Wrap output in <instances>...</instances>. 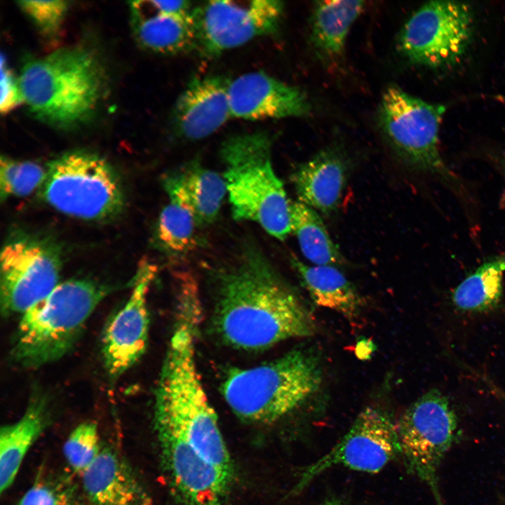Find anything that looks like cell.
<instances>
[{
    "label": "cell",
    "mask_w": 505,
    "mask_h": 505,
    "mask_svg": "<svg viewBox=\"0 0 505 505\" xmlns=\"http://www.w3.org/2000/svg\"><path fill=\"white\" fill-rule=\"evenodd\" d=\"M215 281V323L231 345L261 349L314 334L311 314L257 247L244 246Z\"/></svg>",
    "instance_id": "cell-1"
},
{
    "label": "cell",
    "mask_w": 505,
    "mask_h": 505,
    "mask_svg": "<svg viewBox=\"0 0 505 505\" xmlns=\"http://www.w3.org/2000/svg\"><path fill=\"white\" fill-rule=\"evenodd\" d=\"M181 314L155 392L154 427L180 438L232 480L233 461L196 369L194 331L197 314L191 311Z\"/></svg>",
    "instance_id": "cell-2"
},
{
    "label": "cell",
    "mask_w": 505,
    "mask_h": 505,
    "mask_svg": "<svg viewBox=\"0 0 505 505\" xmlns=\"http://www.w3.org/2000/svg\"><path fill=\"white\" fill-rule=\"evenodd\" d=\"M106 79L95 52L72 46L29 58L18 80L22 100L36 118L69 128L94 114L104 95Z\"/></svg>",
    "instance_id": "cell-3"
},
{
    "label": "cell",
    "mask_w": 505,
    "mask_h": 505,
    "mask_svg": "<svg viewBox=\"0 0 505 505\" xmlns=\"http://www.w3.org/2000/svg\"><path fill=\"white\" fill-rule=\"evenodd\" d=\"M272 140L264 131L229 137L220 154L234 219L260 224L283 241L291 231L290 201L271 161Z\"/></svg>",
    "instance_id": "cell-4"
},
{
    "label": "cell",
    "mask_w": 505,
    "mask_h": 505,
    "mask_svg": "<svg viewBox=\"0 0 505 505\" xmlns=\"http://www.w3.org/2000/svg\"><path fill=\"white\" fill-rule=\"evenodd\" d=\"M320 358L314 350L298 349L268 363L229 372L225 400L240 419L274 423L299 408L322 382Z\"/></svg>",
    "instance_id": "cell-5"
},
{
    "label": "cell",
    "mask_w": 505,
    "mask_h": 505,
    "mask_svg": "<svg viewBox=\"0 0 505 505\" xmlns=\"http://www.w3.org/2000/svg\"><path fill=\"white\" fill-rule=\"evenodd\" d=\"M108 292L106 287L86 279L60 283L46 297L21 314L12 359L22 367L34 368L62 357Z\"/></svg>",
    "instance_id": "cell-6"
},
{
    "label": "cell",
    "mask_w": 505,
    "mask_h": 505,
    "mask_svg": "<svg viewBox=\"0 0 505 505\" xmlns=\"http://www.w3.org/2000/svg\"><path fill=\"white\" fill-rule=\"evenodd\" d=\"M42 185V196L57 210L79 219L105 220L124 206L121 181L101 156L69 152L51 161Z\"/></svg>",
    "instance_id": "cell-7"
},
{
    "label": "cell",
    "mask_w": 505,
    "mask_h": 505,
    "mask_svg": "<svg viewBox=\"0 0 505 505\" xmlns=\"http://www.w3.org/2000/svg\"><path fill=\"white\" fill-rule=\"evenodd\" d=\"M396 427L407 471L427 485L437 505H443L438 471L459 433L448 399L439 390H430L403 412Z\"/></svg>",
    "instance_id": "cell-8"
},
{
    "label": "cell",
    "mask_w": 505,
    "mask_h": 505,
    "mask_svg": "<svg viewBox=\"0 0 505 505\" xmlns=\"http://www.w3.org/2000/svg\"><path fill=\"white\" fill-rule=\"evenodd\" d=\"M445 107L414 97L396 86L383 93L379 111L382 130L393 149L411 168L452 175L445 166L438 148L440 125Z\"/></svg>",
    "instance_id": "cell-9"
},
{
    "label": "cell",
    "mask_w": 505,
    "mask_h": 505,
    "mask_svg": "<svg viewBox=\"0 0 505 505\" xmlns=\"http://www.w3.org/2000/svg\"><path fill=\"white\" fill-rule=\"evenodd\" d=\"M472 14L465 4L433 1L418 8L398 38L401 53L410 62L430 67L454 64L471 36Z\"/></svg>",
    "instance_id": "cell-10"
},
{
    "label": "cell",
    "mask_w": 505,
    "mask_h": 505,
    "mask_svg": "<svg viewBox=\"0 0 505 505\" xmlns=\"http://www.w3.org/2000/svg\"><path fill=\"white\" fill-rule=\"evenodd\" d=\"M398 457H401V447L396 424L383 410L366 408L336 445L302 469L288 496L299 494L315 478L332 466L377 473Z\"/></svg>",
    "instance_id": "cell-11"
},
{
    "label": "cell",
    "mask_w": 505,
    "mask_h": 505,
    "mask_svg": "<svg viewBox=\"0 0 505 505\" xmlns=\"http://www.w3.org/2000/svg\"><path fill=\"white\" fill-rule=\"evenodd\" d=\"M284 5L276 0L210 1L194 6L196 50L218 56L279 28Z\"/></svg>",
    "instance_id": "cell-12"
},
{
    "label": "cell",
    "mask_w": 505,
    "mask_h": 505,
    "mask_svg": "<svg viewBox=\"0 0 505 505\" xmlns=\"http://www.w3.org/2000/svg\"><path fill=\"white\" fill-rule=\"evenodd\" d=\"M59 251L28 236L8 241L1 253V308L5 315L22 314L46 297L60 283Z\"/></svg>",
    "instance_id": "cell-13"
},
{
    "label": "cell",
    "mask_w": 505,
    "mask_h": 505,
    "mask_svg": "<svg viewBox=\"0 0 505 505\" xmlns=\"http://www.w3.org/2000/svg\"><path fill=\"white\" fill-rule=\"evenodd\" d=\"M163 469L180 505H226L231 483L187 443L166 431H156Z\"/></svg>",
    "instance_id": "cell-14"
},
{
    "label": "cell",
    "mask_w": 505,
    "mask_h": 505,
    "mask_svg": "<svg viewBox=\"0 0 505 505\" xmlns=\"http://www.w3.org/2000/svg\"><path fill=\"white\" fill-rule=\"evenodd\" d=\"M156 271L155 264L146 259L141 260L128 301L104 331L102 356L107 372L112 377L128 370L146 350L149 332L147 299Z\"/></svg>",
    "instance_id": "cell-15"
},
{
    "label": "cell",
    "mask_w": 505,
    "mask_h": 505,
    "mask_svg": "<svg viewBox=\"0 0 505 505\" xmlns=\"http://www.w3.org/2000/svg\"><path fill=\"white\" fill-rule=\"evenodd\" d=\"M228 97L231 117L249 121L302 116L310 110L301 90L261 71L230 80Z\"/></svg>",
    "instance_id": "cell-16"
},
{
    "label": "cell",
    "mask_w": 505,
    "mask_h": 505,
    "mask_svg": "<svg viewBox=\"0 0 505 505\" xmlns=\"http://www.w3.org/2000/svg\"><path fill=\"white\" fill-rule=\"evenodd\" d=\"M229 79L221 75L192 78L177 99L172 112L175 135L186 140L206 138L232 118Z\"/></svg>",
    "instance_id": "cell-17"
},
{
    "label": "cell",
    "mask_w": 505,
    "mask_h": 505,
    "mask_svg": "<svg viewBox=\"0 0 505 505\" xmlns=\"http://www.w3.org/2000/svg\"><path fill=\"white\" fill-rule=\"evenodd\" d=\"M90 505H152V498L128 462L112 448L102 449L81 474Z\"/></svg>",
    "instance_id": "cell-18"
},
{
    "label": "cell",
    "mask_w": 505,
    "mask_h": 505,
    "mask_svg": "<svg viewBox=\"0 0 505 505\" xmlns=\"http://www.w3.org/2000/svg\"><path fill=\"white\" fill-rule=\"evenodd\" d=\"M163 186L170 201L179 203L193 213L198 227L213 222L227 193L224 177L197 160L165 175Z\"/></svg>",
    "instance_id": "cell-19"
},
{
    "label": "cell",
    "mask_w": 505,
    "mask_h": 505,
    "mask_svg": "<svg viewBox=\"0 0 505 505\" xmlns=\"http://www.w3.org/2000/svg\"><path fill=\"white\" fill-rule=\"evenodd\" d=\"M135 38L144 48L163 55L196 50V34L192 13L166 14L154 11L147 1L130 5Z\"/></svg>",
    "instance_id": "cell-20"
},
{
    "label": "cell",
    "mask_w": 505,
    "mask_h": 505,
    "mask_svg": "<svg viewBox=\"0 0 505 505\" xmlns=\"http://www.w3.org/2000/svg\"><path fill=\"white\" fill-rule=\"evenodd\" d=\"M346 176V165L341 156L325 150L300 165L292 180L299 201L328 215L341 201Z\"/></svg>",
    "instance_id": "cell-21"
},
{
    "label": "cell",
    "mask_w": 505,
    "mask_h": 505,
    "mask_svg": "<svg viewBox=\"0 0 505 505\" xmlns=\"http://www.w3.org/2000/svg\"><path fill=\"white\" fill-rule=\"evenodd\" d=\"M44 398L32 399L17 422L2 426L0 431V491L13 484L28 450L42 433L48 422Z\"/></svg>",
    "instance_id": "cell-22"
},
{
    "label": "cell",
    "mask_w": 505,
    "mask_h": 505,
    "mask_svg": "<svg viewBox=\"0 0 505 505\" xmlns=\"http://www.w3.org/2000/svg\"><path fill=\"white\" fill-rule=\"evenodd\" d=\"M290 263L316 304L334 310L349 319L357 316L363 299L336 267L307 265L293 255Z\"/></svg>",
    "instance_id": "cell-23"
},
{
    "label": "cell",
    "mask_w": 505,
    "mask_h": 505,
    "mask_svg": "<svg viewBox=\"0 0 505 505\" xmlns=\"http://www.w3.org/2000/svg\"><path fill=\"white\" fill-rule=\"evenodd\" d=\"M363 1H319L311 17V41L327 57L340 55L348 33L363 10Z\"/></svg>",
    "instance_id": "cell-24"
},
{
    "label": "cell",
    "mask_w": 505,
    "mask_h": 505,
    "mask_svg": "<svg viewBox=\"0 0 505 505\" xmlns=\"http://www.w3.org/2000/svg\"><path fill=\"white\" fill-rule=\"evenodd\" d=\"M291 231L304 256L315 265L336 267L346 263L316 211L297 201H290Z\"/></svg>",
    "instance_id": "cell-25"
},
{
    "label": "cell",
    "mask_w": 505,
    "mask_h": 505,
    "mask_svg": "<svg viewBox=\"0 0 505 505\" xmlns=\"http://www.w3.org/2000/svg\"><path fill=\"white\" fill-rule=\"evenodd\" d=\"M505 272V254L484 262L453 291L452 299L459 309L483 311L499 302Z\"/></svg>",
    "instance_id": "cell-26"
},
{
    "label": "cell",
    "mask_w": 505,
    "mask_h": 505,
    "mask_svg": "<svg viewBox=\"0 0 505 505\" xmlns=\"http://www.w3.org/2000/svg\"><path fill=\"white\" fill-rule=\"evenodd\" d=\"M197 227L196 219L188 208L170 201L160 214L157 236L163 247L169 252L184 253L196 245Z\"/></svg>",
    "instance_id": "cell-27"
},
{
    "label": "cell",
    "mask_w": 505,
    "mask_h": 505,
    "mask_svg": "<svg viewBox=\"0 0 505 505\" xmlns=\"http://www.w3.org/2000/svg\"><path fill=\"white\" fill-rule=\"evenodd\" d=\"M47 175L40 165L1 156L0 161V196H26L42 186Z\"/></svg>",
    "instance_id": "cell-28"
},
{
    "label": "cell",
    "mask_w": 505,
    "mask_h": 505,
    "mask_svg": "<svg viewBox=\"0 0 505 505\" xmlns=\"http://www.w3.org/2000/svg\"><path fill=\"white\" fill-rule=\"evenodd\" d=\"M101 450L97 426L90 421L78 425L63 445V454L68 464L81 474L94 462Z\"/></svg>",
    "instance_id": "cell-29"
},
{
    "label": "cell",
    "mask_w": 505,
    "mask_h": 505,
    "mask_svg": "<svg viewBox=\"0 0 505 505\" xmlns=\"http://www.w3.org/2000/svg\"><path fill=\"white\" fill-rule=\"evenodd\" d=\"M18 6L46 38L59 34L69 8L67 1H20Z\"/></svg>",
    "instance_id": "cell-30"
},
{
    "label": "cell",
    "mask_w": 505,
    "mask_h": 505,
    "mask_svg": "<svg viewBox=\"0 0 505 505\" xmlns=\"http://www.w3.org/2000/svg\"><path fill=\"white\" fill-rule=\"evenodd\" d=\"M73 488L60 480H39L22 497L18 505H72Z\"/></svg>",
    "instance_id": "cell-31"
},
{
    "label": "cell",
    "mask_w": 505,
    "mask_h": 505,
    "mask_svg": "<svg viewBox=\"0 0 505 505\" xmlns=\"http://www.w3.org/2000/svg\"><path fill=\"white\" fill-rule=\"evenodd\" d=\"M22 102L18 80L15 79L1 56V112H8Z\"/></svg>",
    "instance_id": "cell-32"
},
{
    "label": "cell",
    "mask_w": 505,
    "mask_h": 505,
    "mask_svg": "<svg viewBox=\"0 0 505 505\" xmlns=\"http://www.w3.org/2000/svg\"><path fill=\"white\" fill-rule=\"evenodd\" d=\"M155 11L166 14H189L194 7L188 1H147Z\"/></svg>",
    "instance_id": "cell-33"
},
{
    "label": "cell",
    "mask_w": 505,
    "mask_h": 505,
    "mask_svg": "<svg viewBox=\"0 0 505 505\" xmlns=\"http://www.w3.org/2000/svg\"><path fill=\"white\" fill-rule=\"evenodd\" d=\"M320 505H348V504L342 499L332 498L323 501Z\"/></svg>",
    "instance_id": "cell-34"
},
{
    "label": "cell",
    "mask_w": 505,
    "mask_h": 505,
    "mask_svg": "<svg viewBox=\"0 0 505 505\" xmlns=\"http://www.w3.org/2000/svg\"><path fill=\"white\" fill-rule=\"evenodd\" d=\"M501 204L504 207H505V191H504V194L502 196Z\"/></svg>",
    "instance_id": "cell-35"
},
{
    "label": "cell",
    "mask_w": 505,
    "mask_h": 505,
    "mask_svg": "<svg viewBox=\"0 0 505 505\" xmlns=\"http://www.w3.org/2000/svg\"><path fill=\"white\" fill-rule=\"evenodd\" d=\"M72 505H76V503H74V504H72Z\"/></svg>",
    "instance_id": "cell-36"
}]
</instances>
